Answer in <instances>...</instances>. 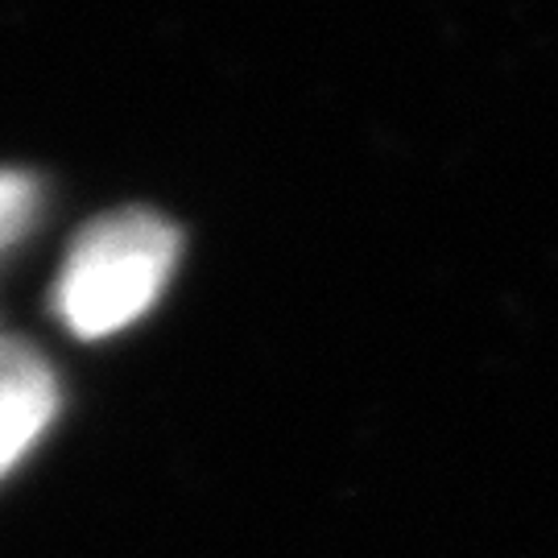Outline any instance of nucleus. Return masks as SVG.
<instances>
[{
    "label": "nucleus",
    "mask_w": 558,
    "mask_h": 558,
    "mask_svg": "<svg viewBox=\"0 0 558 558\" xmlns=\"http://www.w3.org/2000/svg\"><path fill=\"white\" fill-rule=\"evenodd\" d=\"M179 260V232L158 211L124 207L83 228L75 248L66 253L54 311L83 339L112 336L137 323Z\"/></svg>",
    "instance_id": "1"
},
{
    "label": "nucleus",
    "mask_w": 558,
    "mask_h": 558,
    "mask_svg": "<svg viewBox=\"0 0 558 558\" xmlns=\"http://www.w3.org/2000/svg\"><path fill=\"white\" fill-rule=\"evenodd\" d=\"M59 410L50 364L13 339H0V476L17 463Z\"/></svg>",
    "instance_id": "2"
},
{
    "label": "nucleus",
    "mask_w": 558,
    "mask_h": 558,
    "mask_svg": "<svg viewBox=\"0 0 558 558\" xmlns=\"http://www.w3.org/2000/svg\"><path fill=\"white\" fill-rule=\"evenodd\" d=\"M34 207H38V186L25 174L0 170V248H9L25 232V223L34 220Z\"/></svg>",
    "instance_id": "3"
}]
</instances>
